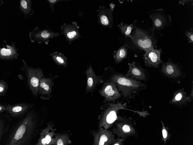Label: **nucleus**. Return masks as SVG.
<instances>
[{
    "mask_svg": "<svg viewBox=\"0 0 193 145\" xmlns=\"http://www.w3.org/2000/svg\"><path fill=\"white\" fill-rule=\"evenodd\" d=\"M96 131L91 130L90 134L93 137L94 145H111L115 139L113 132L103 128H99Z\"/></svg>",
    "mask_w": 193,
    "mask_h": 145,
    "instance_id": "obj_11",
    "label": "nucleus"
},
{
    "mask_svg": "<svg viewBox=\"0 0 193 145\" xmlns=\"http://www.w3.org/2000/svg\"><path fill=\"white\" fill-rule=\"evenodd\" d=\"M86 74L87 81L85 92L92 94L97 86L103 83V78L102 76H98L95 74L91 65H90L87 69Z\"/></svg>",
    "mask_w": 193,
    "mask_h": 145,
    "instance_id": "obj_15",
    "label": "nucleus"
},
{
    "mask_svg": "<svg viewBox=\"0 0 193 145\" xmlns=\"http://www.w3.org/2000/svg\"><path fill=\"white\" fill-rule=\"evenodd\" d=\"M53 84L52 78L42 77L39 81L38 90L40 98L44 100H48L51 98L52 88Z\"/></svg>",
    "mask_w": 193,
    "mask_h": 145,
    "instance_id": "obj_17",
    "label": "nucleus"
},
{
    "mask_svg": "<svg viewBox=\"0 0 193 145\" xmlns=\"http://www.w3.org/2000/svg\"><path fill=\"white\" fill-rule=\"evenodd\" d=\"M191 101V99L188 96L183 88L179 89L174 93L173 96L170 100L169 103L180 108L186 107Z\"/></svg>",
    "mask_w": 193,
    "mask_h": 145,
    "instance_id": "obj_19",
    "label": "nucleus"
},
{
    "mask_svg": "<svg viewBox=\"0 0 193 145\" xmlns=\"http://www.w3.org/2000/svg\"><path fill=\"white\" fill-rule=\"evenodd\" d=\"M162 53L161 48L157 49L152 48L145 52L143 57L145 65L149 67H159L160 65L163 63L160 58Z\"/></svg>",
    "mask_w": 193,
    "mask_h": 145,
    "instance_id": "obj_16",
    "label": "nucleus"
},
{
    "mask_svg": "<svg viewBox=\"0 0 193 145\" xmlns=\"http://www.w3.org/2000/svg\"><path fill=\"white\" fill-rule=\"evenodd\" d=\"M103 85L99 90V94L104 98V103L108 102L114 103L121 96L116 84L103 74L102 75Z\"/></svg>",
    "mask_w": 193,
    "mask_h": 145,
    "instance_id": "obj_6",
    "label": "nucleus"
},
{
    "mask_svg": "<svg viewBox=\"0 0 193 145\" xmlns=\"http://www.w3.org/2000/svg\"><path fill=\"white\" fill-rule=\"evenodd\" d=\"M7 108L6 105L5 106L3 104H0V113L3 112L5 111H6Z\"/></svg>",
    "mask_w": 193,
    "mask_h": 145,
    "instance_id": "obj_33",
    "label": "nucleus"
},
{
    "mask_svg": "<svg viewBox=\"0 0 193 145\" xmlns=\"http://www.w3.org/2000/svg\"><path fill=\"white\" fill-rule=\"evenodd\" d=\"M19 7L21 12L25 17H28L34 13V11L32 8L30 0H20Z\"/></svg>",
    "mask_w": 193,
    "mask_h": 145,
    "instance_id": "obj_23",
    "label": "nucleus"
},
{
    "mask_svg": "<svg viewBox=\"0 0 193 145\" xmlns=\"http://www.w3.org/2000/svg\"><path fill=\"white\" fill-rule=\"evenodd\" d=\"M30 104L19 103L14 105H6V111L14 117L21 116L25 113L31 107Z\"/></svg>",
    "mask_w": 193,
    "mask_h": 145,
    "instance_id": "obj_20",
    "label": "nucleus"
},
{
    "mask_svg": "<svg viewBox=\"0 0 193 145\" xmlns=\"http://www.w3.org/2000/svg\"><path fill=\"white\" fill-rule=\"evenodd\" d=\"M113 126V132L118 137L125 140L131 136L138 137L136 123L130 117L119 116Z\"/></svg>",
    "mask_w": 193,
    "mask_h": 145,
    "instance_id": "obj_4",
    "label": "nucleus"
},
{
    "mask_svg": "<svg viewBox=\"0 0 193 145\" xmlns=\"http://www.w3.org/2000/svg\"><path fill=\"white\" fill-rule=\"evenodd\" d=\"M5 119L0 118V140L4 134L8 129V126H5L6 123Z\"/></svg>",
    "mask_w": 193,
    "mask_h": 145,
    "instance_id": "obj_28",
    "label": "nucleus"
},
{
    "mask_svg": "<svg viewBox=\"0 0 193 145\" xmlns=\"http://www.w3.org/2000/svg\"><path fill=\"white\" fill-rule=\"evenodd\" d=\"M103 74L116 84L121 96L128 102L147 87L144 83L127 77L111 67H105Z\"/></svg>",
    "mask_w": 193,
    "mask_h": 145,
    "instance_id": "obj_1",
    "label": "nucleus"
},
{
    "mask_svg": "<svg viewBox=\"0 0 193 145\" xmlns=\"http://www.w3.org/2000/svg\"><path fill=\"white\" fill-rule=\"evenodd\" d=\"M153 22L152 31L159 30L170 24L171 22L170 16L166 14L164 10L160 8L153 11L149 16Z\"/></svg>",
    "mask_w": 193,
    "mask_h": 145,
    "instance_id": "obj_10",
    "label": "nucleus"
},
{
    "mask_svg": "<svg viewBox=\"0 0 193 145\" xmlns=\"http://www.w3.org/2000/svg\"><path fill=\"white\" fill-rule=\"evenodd\" d=\"M161 70L162 73L165 76L175 80L179 83L181 80L185 76L180 65L174 63L170 58L167 62L163 64Z\"/></svg>",
    "mask_w": 193,
    "mask_h": 145,
    "instance_id": "obj_9",
    "label": "nucleus"
},
{
    "mask_svg": "<svg viewBox=\"0 0 193 145\" xmlns=\"http://www.w3.org/2000/svg\"><path fill=\"white\" fill-rule=\"evenodd\" d=\"M79 28L76 22L73 21L71 24H68L63 23L62 25H61V33L64 36L66 41L70 44L78 38H83L79 32Z\"/></svg>",
    "mask_w": 193,
    "mask_h": 145,
    "instance_id": "obj_13",
    "label": "nucleus"
},
{
    "mask_svg": "<svg viewBox=\"0 0 193 145\" xmlns=\"http://www.w3.org/2000/svg\"><path fill=\"white\" fill-rule=\"evenodd\" d=\"M135 26L134 24H128L122 22L118 25V27L123 35L125 37L130 38L131 36L132 31Z\"/></svg>",
    "mask_w": 193,
    "mask_h": 145,
    "instance_id": "obj_26",
    "label": "nucleus"
},
{
    "mask_svg": "<svg viewBox=\"0 0 193 145\" xmlns=\"http://www.w3.org/2000/svg\"><path fill=\"white\" fill-rule=\"evenodd\" d=\"M162 125V139L164 143V145L166 144V142L171 137V135L169 133V128L166 127L162 121H161Z\"/></svg>",
    "mask_w": 193,
    "mask_h": 145,
    "instance_id": "obj_27",
    "label": "nucleus"
},
{
    "mask_svg": "<svg viewBox=\"0 0 193 145\" xmlns=\"http://www.w3.org/2000/svg\"><path fill=\"white\" fill-rule=\"evenodd\" d=\"M59 35V33L55 32L49 28L40 29L38 27H36L28 34L31 43H44L46 45L48 44L50 39L56 38Z\"/></svg>",
    "mask_w": 193,
    "mask_h": 145,
    "instance_id": "obj_8",
    "label": "nucleus"
},
{
    "mask_svg": "<svg viewBox=\"0 0 193 145\" xmlns=\"http://www.w3.org/2000/svg\"><path fill=\"white\" fill-rule=\"evenodd\" d=\"M127 50L128 49L126 47L123 46L117 50L114 51V58L116 63H119L127 57L128 54Z\"/></svg>",
    "mask_w": 193,
    "mask_h": 145,
    "instance_id": "obj_24",
    "label": "nucleus"
},
{
    "mask_svg": "<svg viewBox=\"0 0 193 145\" xmlns=\"http://www.w3.org/2000/svg\"><path fill=\"white\" fill-rule=\"evenodd\" d=\"M13 42L11 45L6 44L0 49V58L3 60H12L17 59L19 56Z\"/></svg>",
    "mask_w": 193,
    "mask_h": 145,
    "instance_id": "obj_21",
    "label": "nucleus"
},
{
    "mask_svg": "<svg viewBox=\"0 0 193 145\" xmlns=\"http://www.w3.org/2000/svg\"><path fill=\"white\" fill-rule=\"evenodd\" d=\"M135 30L130 38L131 41L140 49L147 51L154 48L156 43L152 35L135 26Z\"/></svg>",
    "mask_w": 193,
    "mask_h": 145,
    "instance_id": "obj_5",
    "label": "nucleus"
},
{
    "mask_svg": "<svg viewBox=\"0 0 193 145\" xmlns=\"http://www.w3.org/2000/svg\"><path fill=\"white\" fill-rule=\"evenodd\" d=\"M67 1L68 0H47V1L49 3L51 8V13H53L55 12L54 8L55 5L58 2L61 1Z\"/></svg>",
    "mask_w": 193,
    "mask_h": 145,
    "instance_id": "obj_30",
    "label": "nucleus"
},
{
    "mask_svg": "<svg viewBox=\"0 0 193 145\" xmlns=\"http://www.w3.org/2000/svg\"><path fill=\"white\" fill-rule=\"evenodd\" d=\"M22 61L23 64L22 68L25 70L29 88L33 94L36 96L38 93L40 80L43 76L42 70L39 67L32 68L29 66L24 60Z\"/></svg>",
    "mask_w": 193,
    "mask_h": 145,
    "instance_id": "obj_7",
    "label": "nucleus"
},
{
    "mask_svg": "<svg viewBox=\"0 0 193 145\" xmlns=\"http://www.w3.org/2000/svg\"><path fill=\"white\" fill-rule=\"evenodd\" d=\"M185 34L188 39L189 42L193 43V30L192 28L190 30L187 31L185 32Z\"/></svg>",
    "mask_w": 193,
    "mask_h": 145,
    "instance_id": "obj_31",
    "label": "nucleus"
},
{
    "mask_svg": "<svg viewBox=\"0 0 193 145\" xmlns=\"http://www.w3.org/2000/svg\"><path fill=\"white\" fill-rule=\"evenodd\" d=\"M127 107V103L122 104V101H118L116 103H105L100 107L102 111L98 117L99 128L108 129L112 126L119 116L117 115L118 111L120 109H126Z\"/></svg>",
    "mask_w": 193,
    "mask_h": 145,
    "instance_id": "obj_3",
    "label": "nucleus"
},
{
    "mask_svg": "<svg viewBox=\"0 0 193 145\" xmlns=\"http://www.w3.org/2000/svg\"><path fill=\"white\" fill-rule=\"evenodd\" d=\"M129 69L125 76L133 79L147 82L149 75L148 71L140 65L133 61L128 63Z\"/></svg>",
    "mask_w": 193,
    "mask_h": 145,
    "instance_id": "obj_12",
    "label": "nucleus"
},
{
    "mask_svg": "<svg viewBox=\"0 0 193 145\" xmlns=\"http://www.w3.org/2000/svg\"><path fill=\"white\" fill-rule=\"evenodd\" d=\"M50 56L51 58L57 65L62 66L64 67H66L68 66V63L67 58L63 54L55 52L51 54Z\"/></svg>",
    "mask_w": 193,
    "mask_h": 145,
    "instance_id": "obj_22",
    "label": "nucleus"
},
{
    "mask_svg": "<svg viewBox=\"0 0 193 145\" xmlns=\"http://www.w3.org/2000/svg\"><path fill=\"white\" fill-rule=\"evenodd\" d=\"M36 121L33 112L29 113L12 133L8 145H24L31 138L35 128Z\"/></svg>",
    "mask_w": 193,
    "mask_h": 145,
    "instance_id": "obj_2",
    "label": "nucleus"
},
{
    "mask_svg": "<svg viewBox=\"0 0 193 145\" xmlns=\"http://www.w3.org/2000/svg\"><path fill=\"white\" fill-rule=\"evenodd\" d=\"M47 127L42 129L39 135L40 137L38 140L36 145H53L55 143V135L56 129H54V124L52 121L47 123Z\"/></svg>",
    "mask_w": 193,
    "mask_h": 145,
    "instance_id": "obj_14",
    "label": "nucleus"
},
{
    "mask_svg": "<svg viewBox=\"0 0 193 145\" xmlns=\"http://www.w3.org/2000/svg\"><path fill=\"white\" fill-rule=\"evenodd\" d=\"M97 12L98 13V23L103 27L112 29L113 22V12L109 8L100 6Z\"/></svg>",
    "mask_w": 193,
    "mask_h": 145,
    "instance_id": "obj_18",
    "label": "nucleus"
},
{
    "mask_svg": "<svg viewBox=\"0 0 193 145\" xmlns=\"http://www.w3.org/2000/svg\"><path fill=\"white\" fill-rule=\"evenodd\" d=\"M115 6V5L112 3L110 4L109 5V9L112 12H113Z\"/></svg>",
    "mask_w": 193,
    "mask_h": 145,
    "instance_id": "obj_34",
    "label": "nucleus"
},
{
    "mask_svg": "<svg viewBox=\"0 0 193 145\" xmlns=\"http://www.w3.org/2000/svg\"><path fill=\"white\" fill-rule=\"evenodd\" d=\"M54 145H66L71 143L69 135L66 133H56L55 134Z\"/></svg>",
    "mask_w": 193,
    "mask_h": 145,
    "instance_id": "obj_25",
    "label": "nucleus"
},
{
    "mask_svg": "<svg viewBox=\"0 0 193 145\" xmlns=\"http://www.w3.org/2000/svg\"><path fill=\"white\" fill-rule=\"evenodd\" d=\"M8 87L7 83L1 80L0 81V96H4L6 94Z\"/></svg>",
    "mask_w": 193,
    "mask_h": 145,
    "instance_id": "obj_29",
    "label": "nucleus"
},
{
    "mask_svg": "<svg viewBox=\"0 0 193 145\" xmlns=\"http://www.w3.org/2000/svg\"><path fill=\"white\" fill-rule=\"evenodd\" d=\"M125 139L118 137L116 139H115L112 143V145H123L124 144V142Z\"/></svg>",
    "mask_w": 193,
    "mask_h": 145,
    "instance_id": "obj_32",
    "label": "nucleus"
}]
</instances>
